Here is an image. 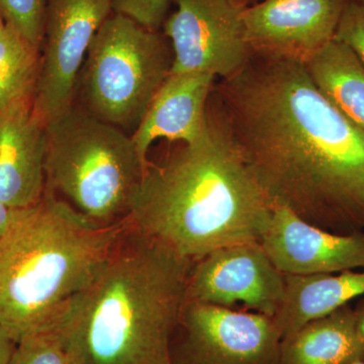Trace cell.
<instances>
[{"instance_id": "obj_1", "label": "cell", "mask_w": 364, "mask_h": 364, "mask_svg": "<svg viewBox=\"0 0 364 364\" xmlns=\"http://www.w3.org/2000/svg\"><path fill=\"white\" fill-rule=\"evenodd\" d=\"M208 112L272 205L332 233L364 232V130L305 63L252 53L215 81Z\"/></svg>"}, {"instance_id": "obj_2", "label": "cell", "mask_w": 364, "mask_h": 364, "mask_svg": "<svg viewBox=\"0 0 364 364\" xmlns=\"http://www.w3.org/2000/svg\"><path fill=\"white\" fill-rule=\"evenodd\" d=\"M193 264L130 224L95 279L47 330L82 364H170Z\"/></svg>"}, {"instance_id": "obj_3", "label": "cell", "mask_w": 364, "mask_h": 364, "mask_svg": "<svg viewBox=\"0 0 364 364\" xmlns=\"http://www.w3.org/2000/svg\"><path fill=\"white\" fill-rule=\"evenodd\" d=\"M198 142L148 165L128 220L141 234L196 262L217 249L259 242L273 205L208 112Z\"/></svg>"}, {"instance_id": "obj_4", "label": "cell", "mask_w": 364, "mask_h": 364, "mask_svg": "<svg viewBox=\"0 0 364 364\" xmlns=\"http://www.w3.org/2000/svg\"><path fill=\"white\" fill-rule=\"evenodd\" d=\"M130 228L100 225L46 189L42 200L13 210L0 236V325L16 342L45 331L85 289Z\"/></svg>"}, {"instance_id": "obj_5", "label": "cell", "mask_w": 364, "mask_h": 364, "mask_svg": "<svg viewBox=\"0 0 364 364\" xmlns=\"http://www.w3.org/2000/svg\"><path fill=\"white\" fill-rule=\"evenodd\" d=\"M46 136V189L98 224L128 219L148 167L132 136L74 105Z\"/></svg>"}, {"instance_id": "obj_6", "label": "cell", "mask_w": 364, "mask_h": 364, "mask_svg": "<svg viewBox=\"0 0 364 364\" xmlns=\"http://www.w3.org/2000/svg\"><path fill=\"white\" fill-rule=\"evenodd\" d=\"M172 65L173 50L162 31L112 13L93 37L81 69L79 107L122 130L136 129Z\"/></svg>"}, {"instance_id": "obj_7", "label": "cell", "mask_w": 364, "mask_h": 364, "mask_svg": "<svg viewBox=\"0 0 364 364\" xmlns=\"http://www.w3.org/2000/svg\"><path fill=\"white\" fill-rule=\"evenodd\" d=\"M282 337L262 314L186 301L169 346L170 364H280Z\"/></svg>"}, {"instance_id": "obj_8", "label": "cell", "mask_w": 364, "mask_h": 364, "mask_svg": "<svg viewBox=\"0 0 364 364\" xmlns=\"http://www.w3.org/2000/svg\"><path fill=\"white\" fill-rule=\"evenodd\" d=\"M112 13V0H48L33 107L45 124L73 107L91 42Z\"/></svg>"}, {"instance_id": "obj_9", "label": "cell", "mask_w": 364, "mask_h": 364, "mask_svg": "<svg viewBox=\"0 0 364 364\" xmlns=\"http://www.w3.org/2000/svg\"><path fill=\"white\" fill-rule=\"evenodd\" d=\"M243 7L234 0H172L162 33L173 50L171 73L208 72L233 75L250 58Z\"/></svg>"}, {"instance_id": "obj_10", "label": "cell", "mask_w": 364, "mask_h": 364, "mask_svg": "<svg viewBox=\"0 0 364 364\" xmlns=\"http://www.w3.org/2000/svg\"><path fill=\"white\" fill-rule=\"evenodd\" d=\"M286 294V275L279 272L259 242L217 249L193 262L188 301L232 308L273 318Z\"/></svg>"}, {"instance_id": "obj_11", "label": "cell", "mask_w": 364, "mask_h": 364, "mask_svg": "<svg viewBox=\"0 0 364 364\" xmlns=\"http://www.w3.org/2000/svg\"><path fill=\"white\" fill-rule=\"evenodd\" d=\"M349 0H260L242 13L251 52L306 63L335 39Z\"/></svg>"}, {"instance_id": "obj_12", "label": "cell", "mask_w": 364, "mask_h": 364, "mask_svg": "<svg viewBox=\"0 0 364 364\" xmlns=\"http://www.w3.org/2000/svg\"><path fill=\"white\" fill-rule=\"evenodd\" d=\"M259 243L284 275L305 277L364 268V232L332 233L282 205H273Z\"/></svg>"}, {"instance_id": "obj_13", "label": "cell", "mask_w": 364, "mask_h": 364, "mask_svg": "<svg viewBox=\"0 0 364 364\" xmlns=\"http://www.w3.org/2000/svg\"><path fill=\"white\" fill-rule=\"evenodd\" d=\"M217 79L208 72L169 74L131 135L144 164L149 165L148 151L157 140L193 145L202 139L207 132L208 102Z\"/></svg>"}, {"instance_id": "obj_14", "label": "cell", "mask_w": 364, "mask_h": 364, "mask_svg": "<svg viewBox=\"0 0 364 364\" xmlns=\"http://www.w3.org/2000/svg\"><path fill=\"white\" fill-rule=\"evenodd\" d=\"M46 152V124L33 107L0 112V198L11 210L42 200Z\"/></svg>"}, {"instance_id": "obj_15", "label": "cell", "mask_w": 364, "mask_h": 364, "mask_svg": "<svg viewBox=\"0 0 364 364\" xmlns=\"http://www.w3.org/2000/svg\"><path fill=\"white\" fill-rule=\"evenodd\" d=\"M364 296V268L328 274L286 275V294L273 317L282 340L306 323Z\"/></svg>"}, {"instance_id": "obj_16", "label": "cell", "mask_w": 364, "mask_h": 364, "mask_svg": "<svg viewBox=\"0 0 364 364\" xmlns=\"http://www.w3.org/2000/svg\"><path fill=\"white\" fill-rule=\"evenodd\" d=\"M364 360L355 311L341 306L282 340L280 364H352Z\"/></svg>"}, {"instance_id": "obj_17", "label": "cell", "mask_w": 364, "mask_h": 364, "mask_svg": "<svg viewBox=\"0 0 364 364\" xmlns=\"http://www.w3.org/2000/svg\"><path fill=\"white\" fill-rule=\"evenodd\" d=\"M305 65L324 97L364 130V64L355 53L334 39Z\"/></svg>"}, {"instance_id": "obj_18", "label": "cell", "mask_w": 364, "mask_h": 364, "mask_svg": "<svg viewBox=\"0 0 364 364\" xmlns=\"http://www.w3.org/2000/svg\"><path fill=\"white\" fill-rule=\"evenodd\" d=\"M41 49L4 23L0 30V112L33 107Z\"/></svg>"}, {"instance_id": "obj_19", "label": "cell", "mask_w": 364, "mask_h": 364, "mask_svg": "<svg viewBox=\"0 0 364 364\" xmlns=\"http://www.w3.org/2000/svg\"><path fill=\"white\" fill-rule=\"evenodd\" d=\"M11 364H82L50 330L28 335L16 345Z\"/></svg>"}, {"instance_id": "obj_20", "label": "cell", "mask_w": 364, "mask_h": 364, "mask_svg": "<svg viewBox=\"0 0 364 364\" xmlns=\"http://www.w3.org/2000/svg\"><path fill=\"white\" fill-rule=\"evenodd\" d=\"M48 0H0V16L6 25L36 47H42Z\"/></svg>"}, {"instance_id": "obj_21", "label": "cell", "mask_w": 364, "mask_h": 364, "mask_svg": "<svg viewBox=\"0 0 364 364\" xmlns=\"http://www.w3.org/2000/svg\"><path fill=\"white\" fill-rule=\"evenodd\" d=\"M172 0H112V13L124 14L139 25L161 31Z\"/></svg>"}, {"instance_id": "obj_22", "label": "cell", "mask_w": 364, "mask_h": 364, "mask_svg": "<svg viewBox=\"0 0 364 364\" xmlns=\"http://www.w3.org/2000/svg\"><path fill=\"white\" fill-rule=\"evenodd\" d=\"M335 39L348 46L364 64V4H347Z\"/></svg>"}, {"instance_id": "obj_23", "label": "cell", "mask_w": 364, "mask_h": 364, "mask_svg": "<svg viewBox=\"0 0 364 364\" xmlns=\"http://www.w3.org/2000/svg\"><path fill=\"white\" fill-rule=\"evenodd\" d=\"M18 342L0 325V364H11Z\"/></svg>"}, {"instance_id": "obj_24", "label": "cell", "mask_w": 364, "mask_h": 364, "mask_svg": "<svg viewBox=\"0 0 364 364\" xmlns=\"http://www.w3.org/2000/svg\"><path fill=\"white\" fill-rule=\"evenodd\" d=\"M354 311H355L356 327H358L359 338L364 346V299L359 301Z\"/></svg>"}, {"instance_id": "obj_25", "label": "cell", "mask_w": 364, "mask_h": 364, "mask_svg": "<svg viewBox=\"0 0 364 364\" xmlns=\"http://www.w3.org/2000/svg\"><path fill=\"white\" fill-rule=\"evenodd\" d=\"M13 210L7 207L6 203L2 202L1 198H0V236L6 231L7 225L11 221Z\"/></svg>"}, {"instance_id": "obj_26", "label": "cell", "mask_w": 364, "mask_h": 364, "mask_svg": "<svg viewBox=\"0 0 364 364\" xmlns=\"http://www.w3.org/2000/svg\"><path fill=\"white\" fill-rule=\"evenodd\" d=\"M238 6L246 9V7L253 6V4H257L260 0H234Z\"/></svg>"}, {"instance_id": "obj_27", "label": "cell", "mask_w": 364, "mask_h": 364, "mask_svg": "<svg viewBox=\"0 0 364 364\" xmlns=\"http://www.w3.org/2000/svg\"><path fill=\"white\" fill-rule=\"evenodd\" d=\"M351 2H356V4H364V0H349Z\"/></svg>"}, {"instance_id": "obj_28", "label": "cell", "mask_w": 364, "mask_h": 364, "mask_svg": "<svg viewBox=\"0 0 364 364\" xmlns=\"http://www.w3.org/2000/svg\"><path fill=\"white\" fill-rule=\"evenodd\" d=\"M4 21L2 20L1 16H0V30H1L2 28H4Z\"/></svg>"}, {"instance_id": "obj_29", "label": "cell", "mask_w": 364, "mask_h": 364, "mask_svg": "<svg viewBox=\"0 0 364 364\" xmlns=\"http://www.w3.org/2000/svg\"><path fill=\"white\" fill-rule=\"evenodd\" d=\"M352 364H364V360L358 361V363H352Z\"/></svg>"}]
</instances>
